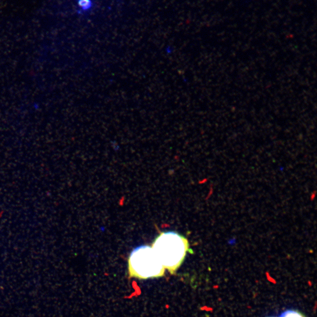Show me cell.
<instances>
[{
    "label": "cell",
    "instance_id": "7a4b0ae2",
    "mask_svg": "<svg viewBox=\"0 0 317 317\" xmlns=\"http://www.w3.org/2000/svg\"><path fill=\"white\" fill-rule=\"evenodd\" d=\"M128 270L131 277L142 280L161 277L165 273V269L149 245H142L131 252Z\"/></svg>",
    "mask_w": 317,
    "mask_h": 317
},
{
    "label": "cell",
    "instance_id": "3957f363",
    "mask_svg": "<svg viewBox=\"0 0 317 317\" xmlns=\"http://www.w3.org/2000/svg\"><path fill=\"white\" fill-rule=\"evenodd\" d=\"M280 317H305L301 313L297 311H287L283 313Z\"/></svg>",
    "mask_w": 317,
    "mask_h": 317
},
{
    "label": "cell",
    "instance_id": "6da1fadb",
    "mask_svg": "<svg viewBox=\"0 0 317 317\" xmlns=\"http://www.w3.org/2000/svg\"><path fill=\"white\" fill-rule=\"evenodd\" d=\"M152 248L164 268L171 274H175L190 250L187 238L173 231L160 233Z\"/></svg>",
    "mask_w": 317,
    "mask_h": 317
}]
</instances>
